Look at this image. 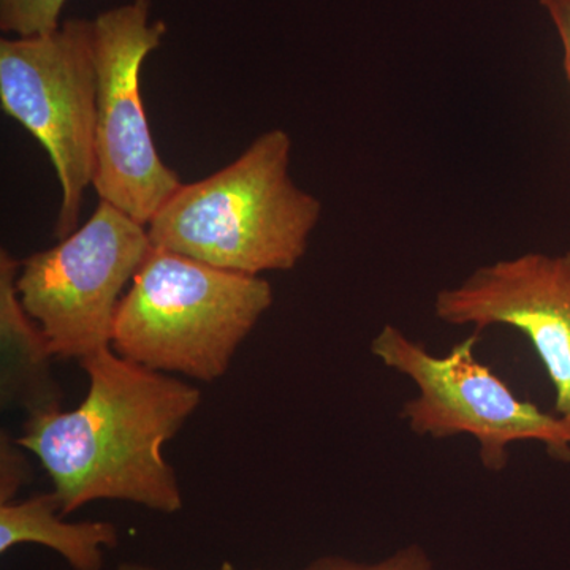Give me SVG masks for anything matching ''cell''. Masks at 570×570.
<instances>
[{
  "mask_svg": "<svg viewBox=\"0 0 570 570\" xmlns=\"http://www.w3.org/2000/svg\"><path fill=\"white\" fill-rule=\"evenodd\" d=\"M543 9L549 11L551 21L560 33L564 48V70L570 82V0H540Z\"/></svg>",
  "mask_w": 570,
  "mask_h": 570,
  "instance_id": "5bb4252c",
  "label": "cell"
},
{
  "mask_svg": "<svg viewBox=\"0 0 570 570\" xmlns=\"http://www.w3.org/2000/svg\"><path fill=\"white\" fill-rule=\"evenodd\" d=\"M434 316L482 335L510 326L530 340L554 390V414L570 428V253H527L479 266L442 288Z\"/></svg>",
  "mask_w": 570,
  "mask_h": 570,
  "instance_id": "ba28073f",
  "label": "cell"
},
{
  "mask_svg": "<svg viewBox=\"0 0 570 570\" xmlns=\"http://www.w3.org/2000/svg\"><path fill=\"white\" fill-rule=\"evenodd\" d=\"M217 570H238V569H236L235 566L232 564V562L227 561V562H224V564L220 566V568Z\"/></svg>",
  "mask_w": 570,
  "mask_h": 570,
  "instance_id": "2e32d148",
  "label": "cell"
},
{
  "mask_svg": "<svg viewBox=\"0 0 570 570\" xmlns=\"http://www.w3.org/2000/svg\"><path fill=\"white\" fill-rule=\"evenodd\" d=\"M151 249L146 225L100 200L82 227L21 262L18 295L52 356L81 360L111 347L124 288Z\"/></svg>",
  "mask_w": 570,
  "mask_h": 570,
  "instance_id": "8992f818",
  "label": "cell"
},
{
  "mask_svg": "<svg viewBox=\"0 0 570 570\" xmlns=\"http://www.w3.org/2000/svg\"><path fill=\"white\" fill-rule=\"evenodd\" d=\"M67 0H0V29L18 37L41 36L59 29Z\"/></svg>",
  "mask_w": 570,
  "mask_h": 570,
  "instance_id": "8fae6325",
  "label": "cell"
},
{
  "mask_svg": "<svg viewBox=\"0 0 570 570\" xmlns=\"http://www.w3.org/2000/svg\"><path fill=\"white\" fill-rule=\"evenodd\" d=\"M292 138L273 129L235 163L181 184L148 224L153 246L242 275L294 268L322 204L292 181Z\"/></svg>",
  "mask_w": 570,
  "mask_h": 570,
  "instance_id": "7a4b0ae2",
  "label": "cell"
},
{
  "mask_svg": "<svg viewBox=\"0 0 570 570\" xmlns=\"http://www.w3.org/2000/svg\"><path fill=\"white\" fill-rule=\"evenodd\" d=\"M273 299L261 276L153 246L119 303L111 348L157 373L214 382Z\"/></svg>",
  "mask_w": 570,
  "mask_h": 570,
  "instance_id": "3957f363",
  "label": "cell"
},
{
  "mask_svg": "<svg viewBox=\"0 0 570 570\" xmlns=\"http://www.w3.org/2000/svg\"><path fill=\"white\" fill-rule=\"evenodd\" d=\"M149 0H134L102 11L94 20L97 124L92 186L100 200L146 227L183 184L159 156L142 107L141 67L167 32L163 21H149Z\"/></svg>",
  "mask_w": 570,
  "mask_h": 570,
  "instance_id": "52a82bcc",
  "label": "cell"
},
{
  "mask_svg": "<svg viewBox=\"0 0 570 570\" xmlns=\"http://www.w3.org/2000/svg\"><path fill=\"white\" fill-rule=\"evenodd\" d=\"M26 450L7 431L0 433V504L13 502L18 491L32 479V468Z\"/></svg>",
  "mask_w": 570,
  "mask_h": 570,
  "instance_id": "4fadbf2b",
  "label": "cell"
},
{
  "mask_svg": "<svg viewBox=\"0 0 570 570\" xmlns=\"http://www.w3.org/2000/svg\"><path fill=\"white\" fill-rule=\"evenodd\" d=\"M479 340L480 333L472 332L449 354L434 355L395 325L377 333L373 355L419 390L401 409V419L419 436L474 438L480 463L490 472L508 468L515 442H539L551 459L570 463V428L557 414L521 400L493 367L480 362Z\"/></svg>",
  "mask_w": 570,
  "mask_h": 570,
  "instance_id": "277c9868",
  "label": "cell"
},
{
  "mask_svg": "<svg viewBox=\"0 0 570 570\" xmlns=\"http://www.w3.org/2000/svg\"><path fill=\"white\" fill-rule=\"evenodd\" d=\"M21 264L0 253V401L28 419L62 409V390L51 371V348L39 324L22 306L17 279Z\"/></svg>",
  "mask_w": 570,
  "mask_h": 570,
  "instance_id": "9c48e42d",
  "label": "cell"
},
{
  "mask_svg": "<svg viewBox=\"0 0 570 570\" xmlns=\"http://www.w3.org/2000/svg\"><path fill=\"white\" fill-rule=\"evenodd\" d=\"M118 528L110 521L62 520L55 493L0 504V553L36 543L61 554L73 570H102L104 549H116Z\"/></svg>",
  "mask_w": 570,
  "mask_h": 570,
  "instance_id": "30bf717a",
  "label": "cell"
},
{
  "mask_svg": "<svg viewBox=\"0 0 570 570\" xmlns=\"http://www.w3.org/2000/svg\"><path fill=\"white\" fill-rule=\"evenodd\" d=\"M0 105L50 154L61 183L59 239L73 234L96 174L97 69L94 21L0 40Z\"/></svg>",
  "mask_w": 570,
  "mask_h": 570,
  "instance_id": "5b68a950",
  "label": "cell"
},
{
  "mask_svg": "<svg viewBox=\"0 0 570 570\" xmlns=\"http://www.w3.org/2000/svg\"><path fill=\"white\" fill-rule=\"evenodd\" d=\"M115 570H159L151 566L140 564V562H122Z\"/></svg>",
  "mask_w": 570,
  "mask_h": 570,
  "instance_id": "9a60e30c",
  "label": "cell"
},
{
  "mask_svg": "<svg viewBox=\"0 0 570 570\" xmlns=\"http://www.w3.org/2000/svg\"><path fill=\"white\" fill-rule=\"evenodd\" d=\"M306 570H433V562L420 546H407L385 560L366 564L343 557H324L311 562Z\"/></svg>",
  "mask_w": 570,
  "mask_h": 570,
  "instance_id": "7c38bea8",
  "label": "cell"
},
{
  "mask_svg": "<svg viewBox=\"0 0 570 570\" xmlns=\"http://www.w3.org/2000/svg\"><path fill=\"white\" fill-rule=\"evenodd\" d=\"M80 365L89 390L78 407L28 419L18 438L50 475L61 515L104 499L179 512L183 494L164 445L200 406V390L111 347Z\"/></svg>",
  "mask_w": 570,
  "mask_h": 570,
  "instance_id": "6da1fadb",
  "label": "cell"
}]
</instances>
